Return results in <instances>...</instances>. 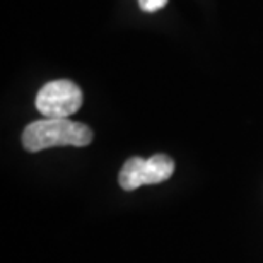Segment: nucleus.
Returning a JSON list of instances; mask_svg holds the SVG:
<instances>
[{
    "instance_id": "f257e3e1",
    "label": "nucleus",
    "mask_w": 263,
    "mask_h": 263,
    "mask_svg": "<svg viewBox=\"0 0 263 263\" xmlns=\"http://www.w3.org/2000/svg\"><path fill=\"white\" fill-rule=\"evenodd\" d=\"M92 142V130L68 118H43L29 123L23 132V145L28 152L51 147H86Z\"/></svg>"
},
{
    "instance_id": "f03ea898",
    "label": "nucleus",
    "mask_w": 263,
    "mask_h": 263,
    "mask_svg": "<svg viewBox=\"0 0 263 263\" xmlns=\"http://www.w3.org/2000/svg\"><path fill=\"white\" fill-rule=\"evenodd\" d=\"M175 173V161L166 154H154L149 159L130 157L120 170L118 183L125 192H134L145 185H157L170 180Z\"/></svg>"
},
{
    "instance_id": "7ed1b4c3",
    "label": "nucleus",
    "mask_w": 263,
    "mask_h": 263,
    "mask_svg": "<svg viewBox=\"0 0 263 263\" xmlns=\"http://www.w3.org/2000/svg\"><path fill=\"white\" fill-rule=\"evenodd\" d=\"M82 106V91L72 81H51L40 89L36 108L45 118H68Z\"/></svg>"
},
{
    "instance_id": "20e7f679",
    "label": "nucleus",
    "mask_w": 263,
    "mask_h": 263,
    "mask_svg": "<svg viewBox=\"0 0 263 263\" xmlns=\"http://www.w3.org/2000/svg\"><path fill=\"white\" fill-rule=\"evenodd\" d=\"M140 9L145 12H156V10L162 9L167 4V0H139Z\"/></svg>"
}]
</instances>
